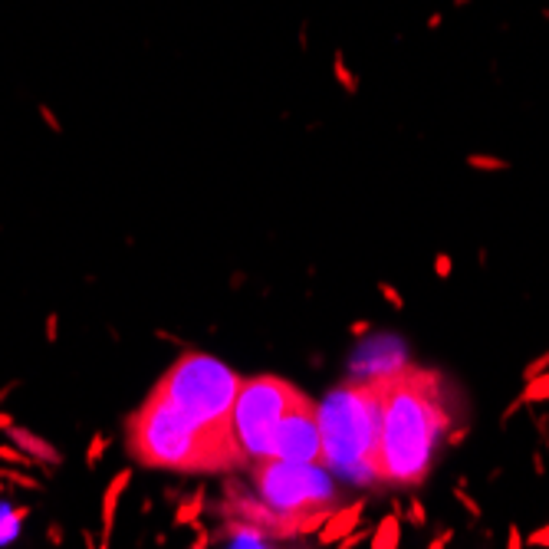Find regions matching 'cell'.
Instances as JSON below:
<instances>
[{"label": "cell", "instance_id": "obj_1", "mask_svg": "<svg viewBox=\"0 0 549 549\" xmlns=\"http://www.w3.org/2000/svg\"><path fill=\"white\" fill-rule=\"evenodd\" d=\"M451 427L437 375L405 369L391 375L382 391L379 480L418 487L431 473L435 451Z\"/></svg>", "mask_w": 549, "mask_h": 549}, {"label": "cell", "instance_id": "obj_2", "mask_svg": "<svg viewBox=\"0 0 549 549\" xmlns=\"http://www.w3.org/2000/svg\"><path fill=\"white\" fill-rule=\"evenodd\" d=\"M129 454L145 467L184 473L228 471L247 461L234 431L194 425L158 389L129 418Z\"/></svg>", "mask_w": 549, "mask_h": 549}, {"label": "cell", "instance_id": "obj_3", "mask_svg": "<svg viewBox=\"0 0 549 549\" xmlns=\"http://www.w3.org/2000/svg\"><path fill=\"white\" fill-rule=\"evenodd\" d=\"M389 379L342 382L316 405L322 464L355 483L379 480L382 391Z\"/></svg>", "mask_w": 549, "mask_h": 549}, {"label": "cell", "instance_id": "obj_4", "mask_svg": "<svg viewBox=\"0 0 549 549\" xmlns=\"http://www.w3.org/2000/svg\"><path fill=\"white\" fill-rule=\"evenodd\" d=\"M234 372L214 355L188 352L158 379L155 389L184 418L214 431H234V401L240 391Z\"/></svg>", "mask_w": 549, "mask_h": 549}, {"label": "cell", "instance_id": "obj_5", "mask_svg": "<svg viewBox=\"0 0 549 549\" xmlns=\"http://www.w3.org/2000/svg\"><path fill=\"white\" fill-rule=\"evenodd\" d=\"M303 391L293 382L276 379V375H256V379L240 382L234 401V435L240 441L247 461H260L266 451V441L280 425V418L290 411Z\"/></svg>", "mask_w": 549, "mask_h": 549}, {"label": "cell", "instance_id": "obj_6", "mask_svg": "<svg viewBox=\"0 0 549 549\" xmlns=\"http://www.w3.org/2000/svg\"><path fill=\"white\" fill-rule=\"evenodd\" d=\"M256 490L273 510L296 516L313 507H326L336 497L329 473L319 464L300 461H256Z\"/></svg>", "mask_w": 549, "mask_h": 549}, {"label": "cell", "instance_id": "obj_7", "mask_svg": "<svg viewBox=\"0 0 549 549\" xmlns=\"http://www.w3.org/2000/svg\"><path fill=\"white\" fill-rule=\"evenodd\" d=\"M260 461H300V464H322V437L316 405L306 395H300L290 405L273 435L266 441V451Z\"/></svg>", "mask_w": 549, "mask_h": 549}, {"label": "cell", "instance_id": "obj_8", "mask_svg": "<svg viewBox=\"0 0 549 549\" xmlns=\"http://www.w3.org/2000/svg\"><path fill=\"white\" fill-rule=\"evenodd\" d=\"M7 435H10V441H13L20 451H27V454L33 457V461H40L43 467L63 464V454H59L57 447L49 444L47 437H40V435H33V431H27V427H17V425H10Z\"/></svg>", "mask_w": 549, "mask_h": 549}, {"label": "cell", "instance_id": "obj_9", "mask_svg": "<svg viewBox=\"0 0 549 549\" xmlns=\"http://www.w3.org/2000/svg\"><path fill=\"white\" fill-rule=\"evenodd\" d=\"M132 483V467H122L115 473L109 487L102 493V536H99V546H109L112 540V530H115V510H119V500H122V490Z\"/></svg>", "mask_w": 549, "mask_h": 549}, {"label": "cell", "instance_id": "obj_10", "mask_svg": "<svg viewBox=\"0 0 549 549\" xmlns=\"http://www.w3.org/2000/svg\"><path fill=\"white\" fill-rule=\"evenodd\" d=\"M362 510H365V500H355L349 507H339L336 513H329V520L322 523L319 530V543H339L346 533H352L362 523Z\"/></svg>", "mask_w": 549, "mask_h": 549}, {"label": "cell", "instance_id": "obj_11", "mask_svg": "<svg viewBox=\"0 0 549 549\" xmlns=\"http://www.w3.org/2000/svg\"><path fill=\"white\" fill-rule=\"evenodd\" d=\"M401 516H405V507L395 500L389 516H382V523L372 530L369 546L372 549H398L401 546Z\"/></svg>", "mask_w": 549, "mask_h": 549}, {"label": "cell", "instance_id": "obj_12", "mask_svg": "<svg viewBox=\"0 0 549 549\" xmlns=\"http://www.w3.org/2000/svg\"><path fill=\"white\" fill-rule=\"evenodd\" d=\"M30 516V507H10V503H0V546H10V543L20 536V526Z\"/></svg>", "mask_w": 549, "mask_h": 549}, {"label": "cell", "instance_id": "obj_13", "mask_svg": "<svg viewBox=\"0 0 549 549\" xmlns=\"http://www.w3.org/2000/svg\"><path fill=\"white\" fill-rule=\"evenodd\" d=\"M230 540L234 546H266V530L256 523H237L230 526Z\"/></svg>", "mask_w": 549, "mask_h": 549}, {"label": "cell", "instance_id": "obj_14", "mask_svg": "<svg viewBox=\"0 0 549 549\" xmlns=\"http://www.w3.org/2000/svg\"><path fill=\"white\" fill-rule=\"evenodd\" d=\"M523 405H536V401H549V369L540 372V375H533L530 382H523Z\"/></svg>", "mask_w": 549, "mask_h": 549}, {"label": "cell", "instance_id": "obj_15", "mask_svg": "<svg viewBox=\"0 0 549 549\" xmlns=\"http://www.w3.org/2000/svg\"><path fill=\"white\" fill-rule=\"evenodd\" d=\"M467 168H473V171H510V161L500 158V155L473 152V155H467Z\"/></svg>", "mask_w": 549, "mask_h": 549}, {"label": "cell", "instance_id": "obj_16", "mask_svg": "<svg viewBox=\"0 0 549 549\" xmlns=\"http://www.w3.org/2000/svg\"><path fill=\"white\" fill-rule=\"evenodd\" d=\"M201 507H204V493L198 490L188 503H181V507H178V513H175V526H184V523H198Z\"/></svg>", "mask_w": 549, "mask_h": 549}, {"label": "cell", "instance_id": "obj_17", "mask_svg": "<svg viewBox=\"0 0 549 549\" xmlns=\"http://www.w3.org/2000/svg\"><path fill=\"white\" fill-rule=\"evenodd\" d=\"M0 461L7 464H20V467H33V457L27 451H20L17 444H0Z\"/></svg>", "mask_w": 549, "mask_h": 549}, {"label": "cell", "instance_id": "obj_18", "mask_svg": "<svg viewBox=\"0 0 549 549\" xmlns=\"http://www.w3.org/2000/svg\"><path fill=\"white\" fill-rule=\"evenodd\" d=\"M379 296L389 306H395V309H405V296H401V290H398V286H391L389 280H379Z\"/></svg>", "mask_w": 549, "mask_h": 549}, {"label": "cell", "instance_id": "obj_19", "mask_svg": "<svg viewBox=\"0 0 549 549\" xmlns=\"http://www.w3.org/2000/svg\"><path fill=\"white\" fill-rule=\"evenodd\" d=\"M105 447H109V437H105V435H93V444H89V451H85V464H89V467L99 464V457H102Z\"/></svg>", "mask_w": 549, "mask_h": 549}, {"label": "cell", "instance_id": "obj_20", "mask_svg": "<svg viewBox=\"0 0 549 549\" xmlns=\"http://www.w3.org/2000/svg\"><path fill=\"white\" fill-rule=\"evenodd\" d=\"M408 523L418 526V530L427 523V510H425V503L418 500V497H411V503H408Z\"/></svg>", "mask_w": 549, "mask_h": 549}, {"label": "cell", "instance_id": "obj_21", "mask_svg": "<svg viewBox=\"0 0 549 549\" xmlns=\"http://www.w3.org/2000/svg\"><path fill=\"white\" fill-rule=\"evenodd\" d=\"M454 497H457V500H461V507H464V510L467 513H471V516H473V520H480V503H477V500H473V497H471V493H467L464 490V483H457V490H454Z\"/></svg>", "mask_w": 549, "mask_h": 549}, {"label": "cell", "instance_id": "obj_22", "mask_svg": "<svg viewBox=\"0 0 549 549\" xmlns=\"http://www.w3.org/2000/svg\"><path fill=\"white\" fill-rule=\"evenodd\" d=\"M451 273H454V256L447 254V250H441V254L435 256V276L437 280H447Z\"/></svg>", "mask_w": 549, "mask_h": 549}, {"label": "cell", "instance_id": "obj_23", "mask_svg": "<svg viewBox=\"0 0 549 549\" xmlns=\"http://www.w3.org/2000/svg\"><path fill=\"white\" fill-rule=\"evenodd\" d=\"M4 480L17 483V487H27V490H40L37 477H30V473H23V471H4Z\"/></svg>", "mask_w": 549, "mask_h": 549}, {"label": "cell", "instance_id": "obj_24", "mask_svg": "<svg viewBox=\"0 0 549 549\" xmlns=\"http://www.w3.org/2000/svg\"><path fill=\"white\" fill-rule=\"evenodd\" d=\"M546 369H549V349L540 352V355H536V359H533L530 365L523 369V382H530L533 375H540V372H546Z\"/></svg>", "mask_w": 549, "mask_h": 549}, {"label": "cell", "instance_id": "obj_25", "mask_svg": "<svg viewBox=\"0 0 549 549\" xmlns=\"http://www.w3.org/2000/svg\"><path fill=\"white\" fill-rule=\"evenodd\" d=\"M369 536H372V530H359V526H355V530H352V533H346V536H342V540L336 543V546L352 549V546H359V543H365Z\"/></svg>", "mask_w": 549, "mask_h": 549}, {"label": "cell", "instance_id": "obj_26", "mask_svg": "<svg viewBox=\"0 0 549 549\" xmlns=\"http://www.w3.org/2000/svg\"><path fill=\"white\" fill-rule=\"evenodd\" d=\"M507 546H510V549H523V546H526V540H523V533H520V526H516V523H510V526H507Z\"/></svg>", "mask_w": 549, "mask_h": 549}, {"label": "cell", "instance_id": "obj_27", "mask_svg": "<svg viewBox=\"0 0 549 549\" xmlns=\"http://www.w3.org/2000/svg\"><path fill=\"white\" fill-rule=\"evenodd\" d=\"M526 546H549V523H546V526H540V530H533L530 536H526Z\"/></svg>", "mask_w": 549, "mask_h": 549}, {"label": "cell", "instance_id": "obj_28", "mask_svg": "<svg viewBox=\"0 0 549 549\" xmlns=\"http://www.w3.org/2000/svg\"><path fill=\"white\" fill-rule=\"evenodd\" d=\"M336 76H339V83H342V85H346V89H349V93H355V79H352V76H349V69L342 66V57H339V59H336Z\"/></svg>", "mask_w": 549, "mask_h": 549}, {"label": "cell", "instance_id": "obj_29", "mask_svg": "<svg viewBox=\"0 0 549 549\" xmlns=\"http://www.w3.org/2000/svg\"><path fill=\"white\" fill-rule=\"evenodd\" d=\"M447 447H461L467 437V427H447Z\"/></svg>", "mask_w": 549, "mask_h": 549}, {"label": "cell", "instance_id": "obj_30", "mask_svg": "<svg viewBox=\"0 0 549 549\" xmlns=\"http://www.w3.org/2000/svg\"><path fill=\"white\" fill-rule=\"evenodd\" d=\"M451 540H454V530H444V533H437L435 540L427 543V549H444Z\"/></svg>", "mask_w": 549, "mask_h": 549}, {"label": "cell", "instance_id": "obj_31", "mask_svg": "<svg viewBox=\"0 0 549 549\" xmlns=\"http://www.w3.org/2000/svg\"><path fill=\"white\" fill-rule=\"evenodd\" d=\"M59 316L57 313H49L47 316V342H57V336H59Z\"/></svg>", "mask_w": 549, "mask_h": 549}, {"label": "cell", "instance_id": "obj_32", "mask_svg": "<svg viewBox=\"0 0 549 549\" xmlns=\"http://www.w3.org/2000/svg\"><path fill=\"white\" fill-rule=\"evenodd\" d=\"M365 332H369V322H365V319L352 322V336H359V339H362V336H365Z\"/></svg>", "mask_w": 549, "mask_h": 549}, {"label": "cell", "instance_id": "obj_33", "mask_svg": "<svg viewBox=\"0 0 549 549\" xmlns=\"http://www.w3.org/2000/svg\"><path fill=\"white\" fill-rule=\"evenodd\" d=\"M49 540H53V546H59V543H63V530H59V526H49Z\"/></svg>", "mask_w": 549, "mask_h": 549}, {"label": "cell", "instance_id": "obj_34", "mask_svg": "<svg viewBox=\"0 0 549 549\" xmlns=\"http://www.w3.org/2000/svg\"><path fill=\"white\" fill-rule=\"evenodd\" d=\"M533 471H536V473H546V464H543V454H533Z\"/></svg>", "mask_w": 549, "mask_h": 549}, {"label": "cell", "instance_id": "obj_35", "mask_svg": "<svg viewBox=\"0 0 549 549\" xmlns=\"http://www.w3.org/2000/svg\"><path fill=\"white\" fill-rule=\"evenodd\" d=\"M10 425H13V418H10L7 411H0V431H7Z\"/></svg>", "mask_w": 549, "mask_h": 549}, {"label": "cell", "instance_id": "obj_36", "mask_svg": "<svg viewBox=\"0 0 549 549\" xmlns=\"http://www.w3.org/2000/svg\"><path fill=\"white\" fill-rule=\"evenodd\" d=\"M43 115H47V125H49V129H53V132H59V122H57V115H49L47 109H43Z\"/></svg>", "mask_w": 549, "mask_h": 549}, {"label": "cell", "instance_id": "obj_37", "mask_svg": "<svg viewBox=\"0 0 549 549\" xmlns=\"http://www.w3.org/2000/svg\"><path fill=\"white\" fill-rule=\"evenodd\" d=\"M194 546H198V549L208 546V533H204V530H198V540H194Z\"/></svg>", "mask_w": 549, "mask_h": 549}, {"label": "cell", "instance_id": "obj_38", "mask_svg": "<svg viewBox=\"0 0 549 549\" xmlns=\"http://www.w3.org/2000/svg\"><path fill=\"white\" fill-rule=\"evenodd\" d=\"M0 487H4V471H0Z\"/></svg>", "mask_w": 549, "mask_h": 549}]
</instances>
